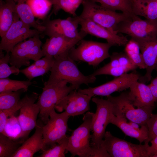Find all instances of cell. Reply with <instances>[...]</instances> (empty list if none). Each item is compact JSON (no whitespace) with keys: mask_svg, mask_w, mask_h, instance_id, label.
Here are the masks:
<instances>
[{"mask_svg":"<svg viewBox=\"0 0 157 157\" xmlns=\"http://www.w3.org/2000/svg\"><path fill=\"white\" fill-rule=\"evenodd\" d=\"M92 101L96 105V110L94 113L92 124L91 156L110 157L105 148L102 145L105 130L110 123L113 113V104L108 99L93 97Z\"/></svg>","mask_w":157,"mask_h":157,"instance_id":"cell-1","label":"cell"},{"mask_svg":"<svg viewBox=\"0 0 157 157\" xmlns=\"http://www.w3.org/2000/svg\"><path fill=\"white\" fill-rule=\"evenodd\" d=\"M55 61L50 71L51 74L47 82L54 83L65 81L78 89L82 84L88 85L94 83L95 76L90 75L85 76L78 68L69 54L54 58Z\"/></svg>","mask_w":157,"mask_h":157,"instance_id":"cell-2","label":"cell"},{"mask_svg":"<svg viewBox=\"0 0 157 157\" xmlns=\"http://www.w3.org/2000/svg\"><path fill=\"white\" fill-rule=\"evenodd\" d=\"M96 3L90 0L84 1L82 4L83 9L79 16V17L90 20L115 32L117 27L120 23L133 18L127 14L116 12Z\"/></svg>","mask_w":157,"mask_h":157,"instance_id":"cell-3","label":"cell"},{"mask_svg":"<svg viewBox=\"0 0 157 157\" xmlns=\"http://www.w3.org/2000/svg\"><path fill=\"white\" fill-rule=\"evenodd\" d=\"M65 81L44 83L42 91L37 103L40 109L39 116L41 121L46 124L49 119V113L56 105L71 91L77 89L70 85H67Z\"/></svg>","mask_w":157,"mask_h":157,"instance_id":"cell-4","label":"cell"},{"mask_svg":"<svg viewBox=\"0 0 157 157\" xmlns=\"http://www.w3.org/2000/svg\"><path fill=\"white\" fill-rule=\"evenodd\" d=\"M107 98L113 104L114 115L123 116L140 126L147 125L155 108L135 106L129 98L128 92H122L116 97L109 95Z\"/></svg>","mask_w":157,"mask_h":157,"instance_id":"cell-5","label":"cell"},{"mask_svg":"<svg viewBox=\"0 0 157 157\" xmlns=\"http://www.w3.org/2000/svg\"><path fill=\"white\" fill-rule=\"evenodd\" d=\"M80 42L78 46L72 48L69 52V56L74 61L84 62L96 67L110 57L109 51L113 46L111 44L83 39Z\"/></svg>","mask_w":157,"mask_h":157,"instance_id":"cell-6","label":"cell"},{"mask_svg":"<svg viewBox=\"0 0 157 157\" xmlns=\"http://www.w3.org/2000/svg\"><path fill=\"white\" fill-rule=\"evenodd\" d=\"M94 113L88 112L84 115L83 122L74 130L69 140L66 150L69 152L72 156L90 157L91 147L90 132Z\"/></svg>","mask_w":157,"mask_h":157,"instance_id":"cell-7","label":"cell"},{"mask_svg":"<svg viewBox=\"0 0 157 157\" xmlns=\"http://www.w3.org/2000/svg\"><path fill=\"white\" fill-rule=\"evenodd\" d=\"M102 144L110 157H151L149 143L136 144L105 132Z\"/></svg>","mask_w":157,"mask_h":157,"instance_id":"cell-8","label":"cell"},{"mask_svg":"<svg viewBox=\"0 0 157 157\" xmlns=\"http://www.w3.org/2000/svg\"><path fill=\"white\" fill-rule=\"evenodd\" d=\"M42 46L40 35L19 42L10 52L9 63L19 68L23 66H28L30 60L36 61L43 56Z\"/></svg>","mask_w":157,"mask_h":157,"instance_id":"cell-9","label":"cell"},{"mask_svg":"<svg viewBox=\"0 0 157 157\" xmlns=\"http://www.w3.org/2000/svg\"><path fill=\"white\" fill-rule=\"evenodd\" d=\"M80 21L79 16H76L65 19L51 20L49 17L43 19L41 22H37L44 27L42 34L49 37L60 36L72 38H84L87 34L81 30L79 32L78 30Z\"/></svg>","mask_w":157,"mask_h":157,"instance_id":"cell-10","label":"cell"},{"mask_svg":"<svg viewBox=\"0 0 157 157\" xmlns=\"http://www.w3.org/2000/svg\"><path fill=\"white\" fill-rule=\"evenodd\" d=\"M42 33V32L36 29H31L28 25L20 19L16 12L13 24L1 37L0 49L6 53L11 52L14 47L19 42Z\"/></svg>","mask_w":157,"mask_h":157,"instance_id":"cell-11","label":"cell"},{"mask_svg":"<svg viewBox=\"0 0 157 157\" xmlns=\"http://www.w3.org/2000/svg\"><path fill=\"white\" fill-rule=\"evenodd\" d=\"M55 109L51 110L49 120L42 127L44 147L58 143L67 136V122L70 116L65 111L57 113Z\"/></svg>","mask_w":157,"mask_h":157,"instance_id":"cell-12","label":"cell"},{"mask_svg":"<svg viewBox=\"0 0 157 157\" xmlns=\"http://www.w3.org/2000/svg\"><path fill=\"white\" fill-rule=\"evenodd\" d=\"M117 34L124 33L133 39H143L157 36V20H142L139 17L120 23L115 30Z\"/></svg>","mask_w":157,"mask_h":157,"instance_id":"cell-13","label":"cell"},{"mask_svg":"<svg viewBox=\"0 0 157 157\" xmlns=\"http://www.w3.org/2000/svg\"><path fill=\"white\" fill-rule=\"evenodd\" d=\"M140 76L136 72L125 73L103 84L94 87L80 89L78 91L92 97L94 95L108 96L116 92H120L130 88Z\"/></svg>","mask_w":157,"mask_h":157,"instance_id":"cell-14","label":"cell"},{"mask_svg":"<svg viewBox=\"0 0 157 157\" xmlns=\"http://www.w3.org/2000/svg\"><path fill=\"white\" fill-rule=\"evenodd\" d=\"M38 96L37 93L34 92L30 96L26 95L22 99V104L17 117L23 131L24 139L37 125V119L40 109L35 102Z\"/></svg>","mask_w":157,"mask_h":157,"instance_id":"cell-15","label":"cell"},{"mask_svg":"<svg viewBox=\"0 0 157 157\" xmlns=\"http://www.w3.org/2000/svg\"><path fill=\"white\" fill-rule=\"evenodd\" d=\"M75 89L71 91L56 105L59 112L65 110L70 116L84 114L90 109V101L92 97Z\"/></svg>","mask_w":157,"mask_h":157,"instance_id":"cell-16","label":"cell"},{"mask_svg":"<svg viewBox=\"0 0 157 157\" xmlns=\"http://www.w3.org/2000/svg\"><path fill=\"white\" fill-rule=\"evenodd\" d=\"M132 39L136 41L139 46L145 66L146 73L140 76L138 81L144 83L152 79L154 70L157 71V36L143 39Z\"/></svg>","mask_w":157,"mask_h":157,"instance_id":"cell-17","label":"cell"},{"mask_svg":"<svg viewBox=\"0 0 157 157\" xmlns=\"http://www.w3.org/2000/svg\"><path fill=\"white\" fill-rule=\"evenodd\" d=\"M80 18L79 24L81 26V30L87 34L104 39L113 46H125L129 41L126 37L119 35L115 32L90 20Z\"/></svg>","mask_w":157,"mask_h":157,"instance_id":"cell-18","label":"cell"},{"mask_svg":"<svg viewBox=\"0 0 157 157\" xmlns=\"http://www.w3.org/2000/svg\"><path fill=\"white\" fill-rule=\"evenodd\" d=\"M83 38H72L60 36L49 37L42 46L43 56H49L54 58L68 54L71 49Z\"/></svg>","mask_w":157,"mask_h":157,"instance_id":"cell-19","label":"cell"},{"mask_svg":"<svg viewBox=\"0 0 157 157\" xmlns=\"http://www.w3.org/2000/svg\"><path fill=\"white\" fill-rule=\"evenodd\" d=\"M110 123L117 126L126 135L135 138L140 144L145 142L148 139V130L147 125L139 127V124L130 121L127 122L126 119L120 115L112 114Z\"/></svg>","mask_w":157,"mask_h":157,"instance_id":"cell-20","label":"cell"},{"mask_svg":"<svg viewBox=\"0 0 157 157\" xmlns=\"http://www.w3.org/2000/svg\"><path fill=\"white\" fill-rule=\"evenodd\" d=\"M128 92L129 98L138 107H155L156 101L149 86L137 81L131 85Z\"/></svg>","mask_w":157,"mask_h":157,"instance_id":"cell-21","label":"cell"},{"mask_svg":"<svg viewBox=\"0 0 157 157\" xmlns=\"http://www.w3.org/2000/svg\"><path fill=\"white\" fill-rule=\"evenodd\" d=\"M43 126L37 124L34 133L24 141L12 157H33L34 154L44 147Z\"/></svg>","mask_w":157,"mask_h":157,"instance_id":"cell-22","label":"cell"},{"mask_svg":"<svg viewBox=\"0 0 157 157\" xmlns=\"http://www.w3.org/2000/svg\"><path fill=\"white\" fill-rule=\"evenodd\" d=\"M14 0H0V35L2 37L13 24L15 9Z\"/></svg>","mask_w":157,"mask_h":157,"instance_id":"cell-23","label":"cell"},{"mask_svg":"<svg viewBox=\"0 0 157 157\" xmlns=\"http://www.w3.org/2000/svg\"><path fill=\"white\" fill-rule=\"evenodd\" d=\"M16 11L20 19L24 23L40 32L44 31V27L39 24L35 19V16L27 0H16Z\"/></svg>","mask_w":157,"mask_h":157,"instance_id":"cell-24","label":"cell"},{"mask_svg":"<svg viewBox=\"0 0 157 157\" xmlns=\"http://www.w3.org/2000/svg\"><path fill=\"white\" fill-rule=\"evenodd\" d=\"M25 91L21 89L17 91L0 93V110H8L13 109L19 110L22 104L20 96L22 92Z\"/></svg>","mask_w":157,"mask_h":157,"instance_id":"cell-25","label":"cell"},{"mask_svg":"<svg viewBox=\"0 0 157 157\" xmlns=\"http://www.w3.org/2000/svg\"><path fill=\"white\" fill-rule=\"evenodd\" d=\"M99 3L101 5L110 10L115 11L118 10L127 14L133 17L138 16L134 13L133 5L131 0H90Z\"/></svg>","mask_w":157,"mask_h":157,"instance_id":"cell-26","label":"cell"},{"mask_svg":"<svg viewBox=\"0 0 157 157\" xmlns=\"http://www.w3.org/2000/svg\"><path fill=\"white\" fill-rule=\"evenodd\" d=\"M2 134L13 140L24 141L23 131L17 117L13 115L8 118Z\"/></svg>","mask_w":157,"mask_h":157,"instance_id":"cell-27","label":"cell"},{"mask_svg":"<svg viewBox=\"0 0 157 157\" xmlns=\"http://www.w3.org/2000/svg\"><path fill=\"white\" fill-rule=\"evenodd\" d=\"M125 46L124 52L132 62L140 69H145V65L138 43L131 39Z\"/></svg>","mask_w":157,"mask_h":157,"instance_id":"cell-28","label":"cell"},{"mask_svg":"<svg viewBox=\"0 0 157 157\" xmlns=\"http://www.w3.org/2000/svg\"><path fill=\"white\" fill-rule=\"evenodd\" d=\"M24 141L13 140L0 133V157H12Z\"/></svg>","mask_w":157,"mask_h":157,"instance_id":"cell-29","label":"cell"},{"mask_svg":"<svg viewBox=\"0 0 157 157\" xmlns=\"http://www.w3.org/2000/svg\"><path fill=\"white\" fill-rule=\"evenodd\" d=\"M33 83L29 80L19 81L8 78L0 79V93L17 91L21 89L26 91L29 86Z\"/></svg>","mask_w":157,"mask_h":157,"instance_id":"cell-30","label":"cell"},{"mask_svg":"<svg viewBox=\"0 0 157 157\" xmlns=\"http://www.w3.org/2000/svg\"><path fill=\"white\" fill-rule=\"evenodd\" d=\"M53 6V13H56L60 9L76 16V11L80 5L86 0H49Z\"/></svg>","mask_w":157,"mask_h":157,"instance_id":"cell-31","label":"cell"},{"mask_svg":"<svg viewBox=\"0 0 157 157\" xmlns=\"http://www.w3.org/2000/svg\"><path fill=\"white\" fill-rule=\"evenodd\" d=\"M35 17L43 19L52 5L49 0H27Z\"/></svg>","mask_w":157,"mask_h":157,"instance_id":"cell-32","label":"cell"},{"mask_svg":"<svg viewBox=\"0 0 157 157\" xmlns=\"http://www.w3.org/2000/svg\"><path fill=\"white\" fill-rule=\"evenodd\" d=\"M69 140V137L66 136L59 142L54 144L51 148L43 150L39 157H65V152L66 150Z\"/></svg>","mask_w":157,"mask_h":157,"instance_id":"cell-33","label":"cell"},{"mask_svg":"<svg viewBox=\"0 0 157 157\" xmlns=\"http://www.w3.org/2000/svg\"><path fill=\"white\" fill-rule=\"evenodd\" d=\"M110 61L107 67H133L138 68L125 52H114L110 56Z\"/></svg>","mask_w":157,"mask_h":157,"instance_id":"cell-34","label":"cell"},{"mask_svg":"<svg viewBox=\"0 0 157 157\" xmlns=\"http://www.w3.org/2000/svg\"><path fill=\"white\" fill-rule=\"evenodd\" d=\"M137 68L133 67H107L104 65L90 75L95 76L101 75H108L117 77Z\"/></svg>","mask_w":157,"mask_h":157,"instance_id":"cell-35","label":"cell"},{"mask_svg":"<svg viewBox=\"0 0 157 157\" xmlns=\"http://www.w3.org/2000/svg\"><path fill=\"white\" fill-rule=\"evenodd\" d=\"M136 15L143 16L151 21L157 20V0H151L142 5Z\"/></svg>","mask_w":157,"mask_h":157,"instance_id":"cell-36","label":"cell"},{"mask_svg":"<svg viewBox=\"0 0 157 157\" xmlns=\"http://www.w3.org/2000/svg\"><path fill=\"white\" fill-rule=\"evenodd\" d=\"M9 53H6L5 55L0 58V79L8 78L12 74L17 75L20 72L19 68L14 66H9L8 63L10 58Z\"/></svg>","mask_w":157,"mask_h":157,"instance_id":"cell-37","label":"cell"},{"mask_svg":"<svg viewBox=\"0 0 157 157\" xmlns=\"http://www.w3.org/2000/svg\"><path fill=\"white\" fill-rule=\"evenodd\" d=\"M55 61L54 58L51 56H46L34 62L27 67L20 70V72L24 75L30 73L34 70L47 66H53Z\"/></svg>","mask_w":157,"mask_h":157,"instance_id":"cell-38","label":"cell"},{"mask_svg":"<svg viewBox=\"0 0 157 157\" xmlns=\"http://www.w3.org/2000/svg\"><path fill=\"white\" fill-rule=\"evenodd\" d=\"M148 128V137L144 143H148L157 136V114H152L147 123Z\"/></svg>","mask_w":157,"mask_h":157,"instance_id":"cell-39","label":"cell"},{"mask_svg":"<svg viewBox=\"0 0 157 157\" xmlns=\"http://www.w3.org/2000/svg\"><path fill=\"white\" fill-rule=\"evenodd\" d=\"M16 111L14 110H0V133L3 134L8 118L14 115Z\"/></svg>","mask_w":157,"mask_h":157,"instance_id":"cell-40","label":"cell"},{"mask_svg":"<svg viewBox=\"0 0 157 157\" xmlns=\"http://www.w3.org/2000/svg\"><path fill=\"white\" fill-rule=\"evenodd\" d=\"M52 66L49 65L37 69L32 72L27 74L24 75L31 81L34 78L42 75L50 71Z\"/></svg>","mask_w":157,"mask_h":157,"instance_id":"cell-41","label":"cell"},{"mask_svg":"<svg viewBox=\"0 0 157 157\" xmlns=\"http://www.w3.org/2000/svg\"><path fill=\"white\" fill-rule=\"evenodd\" d=\"M151 145L149 146V150L151 157H157V136L151 141Z\"/></svg>","mask_w":157,"mask_h":157,"instance_id":"cell-42","label":"cell"},{"mask_svg":"<svg viewBox=\"0 0 157 157\" xmlns=\"http://www.w3.org/2000/svg\"><path fill=\"white\" fill-rule=\"evenodd\" d=\"M148 85L154 98L157 101V76L151 80V83Z\"/></svg>","mask_w":157,"mask_h":157,"instance_id":"cell-43","label":"cell"},{"mask_svg":"<svg viewBox=\"0 0 157 157\" xmlns=\"http://www.w3.org/2000/svg\"><path fill=\"white\" fill-rule=\"evenodd\" d=\"M133 5L134 13L141 6L151 0H131Z\"/></svg>","mask_w":157,"mask_h":157,"instance_id":"cell-44","label":"cell"},{"mask_svg":"<svg viewBox=\"0 0 157 157\" xmlns=\"http://www.w3.org/2000/svg\"><path fill=\"white\" fill-rule=\"evenodd\" d=\"M15 1V0H14Z\"/></svg>","mask_w":157,"mask_h":157,"instance_id":"cell-45","label":"cell"}]
</instances>
